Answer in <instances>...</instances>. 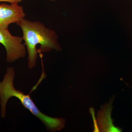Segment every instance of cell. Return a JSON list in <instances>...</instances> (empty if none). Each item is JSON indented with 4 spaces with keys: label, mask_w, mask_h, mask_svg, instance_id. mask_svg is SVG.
Here are the masks:
<instances>
[{
    "label": "cell",
    "mask_w": 132,
    "mask_h": 132,
    "mask_svg": "<svg viewBox=\"0 0 132 132\" xmlns=\"http://www.w3.org/2000/svg\"><path fill=\"white\" fill-rule=\"evenodd\" d=\"M21 29L22 38L28 53V66L32 69L36 65L38 54L62 51L58 36L53 30L46 27L38 21H31L25 19L16 23Z\"/></svg>",
    "instance_id": "obj_1"
},
{
    "label": "cell",
    "mask_w": 132,
    "mask_h": 132,
    "mask_svg": "<svg viewBox=\"0 0 132 132\" xmlns=\"http://www.w3.org/2000/svg\"><path fill=\"white\" fill-rule=\"evenodd\" d=\"M15 73L13 67H9L7 73L4 75L3 80L0 82V104L1 114L2 118L6 116V105L11 97H15L19 99L22 105L41 121L46 128L50 132L60 131L64 128L65 120L63 118H52L43 113L36 106L29 95L16 90L13 84Z\"/></svg>",
    "instance_id": "obj_2"
},
{
    "label": "cell",
    "mask_w": 132,
    "mask_h": 132,
    "mask_svg": "<svg viewBox=\"0 0 132 132\" xmlns=\"http://www.w3.org/2000/svg\"><path fill=\"white\" fill-rule=\"evenodd\" d=\"M23 40L22 37L12 35L8 28L0 29V43L6 49L8 62L12 63L26 56L27 50Z\"/></svg>",
    "instance_id": "obj_3"
},
{
    "label": "cell",
    "mask_w": 132,
    "mask_h": 132,
    "mask_svg": "<svg viewBox=\"0 0 132 132\" xmlns=\"http://www.w3.org/2000/svg\"><path fill=\"white\" fill-rule=\"evenodd\" d=\"M26 16L22 7L18 3L0 4V29L8 28L12 23H16Z\"/></svg>",
    "instance_id": "obj_4"
},
{
    "label": "cell",
    "mask_w": 132,
    "mask_h": 132,
    "mask_svg": "<svg viewBox=\"0 0 132 132\" xmlns=\"http://www.w3.org/2000/svg\"><path fill=\"white\" fill-rule=\"evenodd\" d=\"M114 97L112 98L109 102L101 106L100 111L97 113V124L100 132H121L122 128L115 126L113 124L114 120L111 118L112 105Z\"/></svg>",
    "instance_id": "obj_5"
},
{
    "label": "cell",
    "mask_w": 132,
    "mask_h": 132,
    "mask_svg": "<svg viewBox=\"0 0 132 132\" xmlns=\"http://www.w3.org/2000/svg\"><path fill=\"white\" fill-rule=\"evenodd\" d=\"M90 113L93 116V120L94 121V132H100L98 127V124H97V119H95V111L94 109L93 108H91L90 109Z\"/></svg>",
    "instance_id": "obj_6"
},
{
    "label": "cell",
    "mask_w": 132,
    "mask_h": 132,
    "mask_svg": "<svg viewBox=\"0 0 132 132\" xmlns=\"http://www.w3.org/2000/svg\"><path fill=\"white\" fill-rule=\"evenodd\" d=\"M22 0H0V2H7L10 3H18Z\"/></svg>",
    "instance_id": "obj_7"
},
{
    "label": "cell",
    "mask_w": 132,
    "mask_h": 132,
    "mask_svg": "<svg viewBox=\"0 0 132 132\" xmlns=\"http://www.w3.org/2000/svg\"><path fill=\"white\" fill-rule=\"evenodd\" d=\"M50 1H54L55 0H50Z\"/></svg>",
    "instance_id": "obj_8"
}]
</instances>
